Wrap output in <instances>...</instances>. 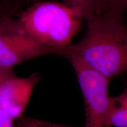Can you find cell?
Returning a JSON list of instances; mask_svg holds the SVG:
<instances>
[{"label": "cell", "instance_id": "obj_9", "mask_svg": "<svg viewBox=\"0 0 127 127\" xmlns=\"http://www.w3.org/2000/svg\"><path fill=\"white\" fill-rule=\"evenodd\" d=\"M127 8V0H108L106 10L123 16Z\"/></svg>", "mask_w": 127, "mask_h": 127}, {"label": "cell", "instance_id": "obj_11", "mask_svg": "<svg viewBox=\"0 0 127 127\" xmlns=\"http://www.w3.org/2000/svg\"><path fill=\"white\" fill-rule=\"evenodd\" d=\"M114 103L117 106L127 108V87L123 93L120 95L113 98Z\"/></svg>", "mask_w": 127, "mask_h": 127}, {"label": "cell", "instance_id": "obj_4", "mask_svg": "<svg viewBox=\"0 0 127 127\" xmlns=\"http://www.w3.org/2000/svg\"><path fill=\"white\" fill-rule=\"evenodd\" d=\"M54 54L48 48L33 39L18 21L4 17L0 21V66L15 65L41 55Z\"/></svg>", "mask_w": 127, "mask_h": 127}, {"label": "cell", "instance_id": "obj_6", "mask_svg": "<svg viewBox=\"0 0 127 127\" xmlns=\"http://www.w3.org/2000/svg\"><path fill=\"white\" fill-rule=\"evenodd\" d=\"M64 4L79 9L86 20L101 12L104 9L95 0H62Z\"/></svg>", "mask_w": 127, "mask_h": 127}, {"label": "cell", "instance_id": "obj_15", "mask_svg": "<svg viewBox=\"0 0 127 127\" xmlns=\"http://www.w3.org/2000/svg\"></svg>", "mask_w": 127, "mask_h": 127}, {"label": "cell", "instance_id": "obj_10", "mask_svg": "<svg viewBox=\"0 0 127 127\" xmlns=\"http://www.w3.org/2000/svg\"><path fill=\"white\" fill-rule=\"evenodd\" d=\"M13 121L7 112L0 108V127H15Z\"/></svg>", "mask_w": 127, "mask_h": 127}, {"label": "cell", "instance_id": "obj_1", "mask_svg": "<svg viewBox=\"0 0 127 127\" xmlns=\"http://www.w3.org/2000/svg\"><path fill=\"white\" fill-rule=\"evenodd\" d=\"M87 21V31L77 43L59 55L77 56L111 80L127 71V28L123 17L102 10Z\"/></svg>", "mask_w": 127, "mask_h": 127}, {"label": "cell", "instance_id": "obj_12", "mask_svg": "<svg viewBox=\"0 0 127 127\" xmlns=\"http://www.w3.org/2000/svg\"><path fill=\"white\" fill-rule=\"evenodd\" d=\"M15 75L12 68H7L0 66V83L4 79Z\"/></svg>", "mask_w": 127, "mask_h": 127}, {"label": "cell", "instance_id": "obj_3", "mask_svg": "<svg viewBox=\"0 0 127 127\" xmlns=\"http://www.w3.org/2000/svg\"><path fill=\"white\" fill-rule=\"evenodd\" d=\"M83 95L86 123L84 127H110L113 99L108 95L109 79L77 56L69 57Z\"/></svg>", "mask_w": 127, "mask_h": 127}, {"label": "cell", "instance_id": "obj_5", "mask_svg": "<svg viewBox=\"0 0 127 127\" xmlns=\"http://www.w3.org/2000/svg\"><path fill=\"white\" fill-rule=\"evenodd\" d=\"M41 79L38 72L30 77L14 75L0 83V108L14 121L23 116L35 86Z\"/></svg>", "mask_w": 127, "mask_h": 127}, {"label": "cell", "instance_id": "obj_7", "mask_svg": "<svg viewBox=\"0 0 127 127\" xmlns=\"http://www.w3.org/2000/svg\"><path fill=\"white\" fill-rule=\"evenodd\" d=\"M109 124L110 127H127V108L117 106L114 99L109 113Z\"/></svg>", "mask_w": 127, "mask_h": 127}, {"label": "cell", "instance_id": "obj_13", "mask_svg": "<svg viewBox=\"0 0 127 127\" xmlns=\"http://www.w3.org/2000/svg\"><path fill=\"white\" fill-rule=\"evenodd\" d=\"M97 2L100 6L103 9H105L106 8L108 0H95Z\"/></svg>", "mask_w": 127, "mask_h": 127}, {"label": "cell", "instance_id": "obj_14", "mask_svg": "<svg viewBox=\"0 0 127 127\" xmlns=\"http://www.w3.org/2000/svg\"><path fill=\"white\" fill-rule=\"evenodd\" d=\"M2 18H3V17H0V21H1V20H2Z\"/></svg>", "mask_w": 127, "mask_h": 127}, {"label": "cell", "instance_id": "obj_2", "mask_svg": "<svg viewBox=\"0 0 127 127\" xmlns=\"http://www.w3.org/2000/svg\"><path fill=\"white\" fill-rule=\"evenodd\" d=\"M83 18L79 9L64 3L42 2L23 11L18 21L27 34L59 55L70 44Z\"/></svg>", "mask_w": 127, "mask_h": 127}, {"label": "cell", "instance_id": "obj_8", "mask_svg": "<svg viewBox=\"0 0 127 127\" xmlns=\"http://www.w3.org/2000/svg\"><path fill=\"white\" fill-rule=\"evenodd\" d=\"M16 127H73L68 125L51 123L45 121L22 116L18 120Z\"/></svg>", "mask_w": 127, "mask_h": 127}]
</instances>
